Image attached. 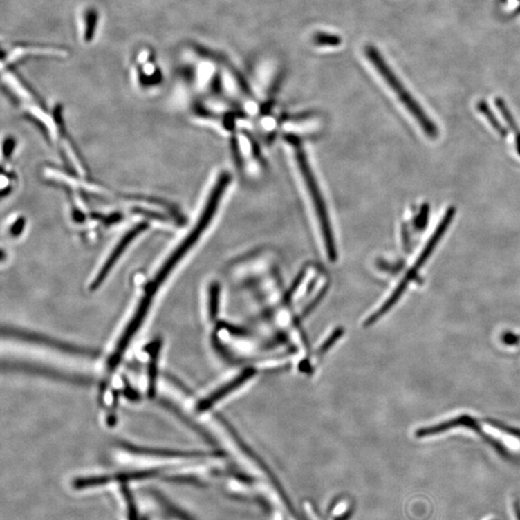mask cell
Listing matches in <instances>:
<instances>
[{
    "instance_id": "6da1fadb",
    "label": "cell",
    "mask_w": 520,
    "mask_h": 520,
    "mask_svg": "<svg viewBox=\"0 0 520 520\" xmlns=\"http://www.w3.org/2000/svg\"><path fill=\"white\" fill-rule=\"evenodd\" d=\"M286 139L292 159L295 164L297 174L300 178L304 192L313 213L316 229H317L324 250L328 259H335L337 256V243H335L332 221H331L322 189L316 178L305 149L301 146V140L294 138V137H286Z\"/></svg>"
},
{
    "instance_id": "7a4b0ae2",
    "label": "cell",
    "mask_w": 520,
    "mask_h": 520,
    "mask_svg": "<svg viewBox=\"0 0 520 520\" xmlns=\"http://www.w3.org/2000/svg\"><path fill=\"white\" fill-rule=\"evenodd\" d=\"M365 55L390 89L393 91L395 95L398 98L402 104L411 113V116L418 122L419 126L425 131V133L431 138H436L438 136V131L435 124L429 119L420 105L417 104L416 100L414 99L413 95L409 94L403 83L395 75L389 64L382 57L381 53L374 46L368 45L365 48Z\"/></svg>"
},
{
    "instance_id": "3957f363",
    "label": "cell",
    "mask_w": 520,
    "mask_h": 520,
    "mask_svg": "<svg viewBox=\"0 0 520 520\" xmlns=\"http://www.w3.org/2000/svg\"><path fill=\"white\" fill-rule=\"evenodd\" d=\"M453 215L454 210H449L448 212L446 213L445 217L443 218V222H441V224L438 225V230H436L435 234H434L433 238H431L430 242H429V244L427 245V247L425 248V250H424V252H422L421 256L419 257V259L418 260H417L416 263L414 264V266L411 269V271H409V273L406 275V277H405V279H403V281H402V283L399 284V286L397 287L396 290H395L394 293L392 294V296L390 297L387 303L384 304V305L382 306L381 308H380L379 311H377L376 313L373 314L371 318L368 320V325L374 323L375 321L378 320V319L381 318L384 313H387V311H389L390 308H391L392 306H394L395 304L397 303V301L399 300L400 297H401L402 294L404 293V291L406 290V288L407 287H408L409 284L411 283V281H413L414 278H416V274L418 273L419 269L421 268L422 265L425 263L426 260L429 259V257H430L431 252H433L434 249H435L436 243L440 241L441 236H443L444 232H445L446 228H447L449 224H450L451 220H452L453 218Z\"/></svg>"
},
{
    "instance_id": "277c9868",
    "label": "cell",
    "mask_w": 520,
    "mask_h": 520,
    "mask_svg": "<svg viewBox=\"0 0 520 520\" xmlns=\"http://www.w3.org/2000/svg\"><path fill=\"white\" fill-rule=\"evenodd\" d=\"M235 154H237L238 164L240 169L246 174H254L256 175L259 170V166H261V159L259 156V149L256 146L254 141H252L248 135L239 132V136L236 138L235 143Z\"/></svg>"
},
{
    "instance_id": "5b68a950",
    "label": "cell",
    "mask_w": 520,
    "mask_h": 520,
    "mask_svg": "<svg viewBox=\"0 0 520 520\" xmlns=\"http://www.w3.org/2000/svg\"><path fill=\"white\" fill-rule=\"evenodd\" d=\"M145 229V225H138L132 230H129L124 237L122 238L117 247L115 248L114 251L110 254L109 259L106 260L102 268L100 269V273L95 277V281L91 284V290H95L98 287L100 286V284L104 283V279H106L107 275L111 271L113 266L121 257L122 252L126 251L127 247L129 246L132 240L137 236Z\"/></svg>"
},
{
    "instance_id": "8992f818",
    "label": "cell",
    "mask_w": 520,
    "mask_h": 520,
    "mask_svg": "<svg viewBox=\"0 0 520 520\" xmlns=\"http://www.w3.org/2000/svg\"><path fill=\"white\" fill-rule=\"evenodd\" d=\"M10 335H14L15 337L23 338V340L33 341V342L41 343V344L54 346V348L64 351V352L73 353V354H80L85 355H94V351L77 348V346L68 344V343L61 342V341L50 340V338L43 337V335H36L26 332H19V331L8 330Z\"/></svg>"
},
{
    "instance_id": "52a82bcc",
    "label": "cell",
    "mask_w": 520,
    "mask_h": 520,
    "mask_svg": "<svg viewBox=\"0 0 520 520\" xmlns=\"http://www.w3.org/2000/svg\"><path fill=\"white\" fill-rule=\"evenodd\" d=\"M67 54V51L60 50V48H15L14 50L10 51L8 55H7L6 62L12 63L16 62L19 59L26 57L29 55L37 56H65Z\"/></svg>"
},
{
    "instance_id": "ba28073f",
    "label": "cell",
    "mask_w": 520,
    "mask_h": 520,
    "mask_svg": "<svg viewBox=\"0 0 520 520\" xmlns=\"http://www.w3.org/2000/svg\"><path fill=\"white\" fill-rule=\"evenodd\" d=\"M127 449L129 451H132L134 453L145 454V455H153L159 456V457L167 458H194L201 457L203 456L202 453H194V452H180V451H171V450H160V449H146L139 447H131V446H126Z\"/></svg>"
},
{
    "instance_id": "9c48e42d",
    "label": "cell",
    "mask_w": 520,
    "mask_h": 520,
    "mask_svg": "<svg viewBox=\"0 0 520 520\" xmlns=\"http://www.w3.org/2000/svg\"><path fill=\"white\" fill-rule=\"evenodd\" d=\"M313 43L319 46H328V48H337L342 44V39L335 34L327 33V32H317L313 37Z\"/></svg>"
},
{
    "instance_id": "30bf717a",
    "label": "cell",
    "mask_w": 520,
    "mask_h": 520,
    "mask_svg": "<svg viewBox=\"0 0 520 520\" xmlns=\"http://www.w3.org/2000/svg\"><path fill=\"white\" fill-rule=\"evenodd\" d=\"M86 27L84 29V40L86 41H92L95 33L98 24V14L95 10H90L86 13Z\"/></svg>"
},
{
    "instance_id": "8fae6325",
    "label": "cell",
    "mask_w": 520,
    "mask_h": 520,
    "mask_svg": "<svg viewBox=\"0 0 520 520\" xmlns=\"http://www.w3.org/2000/svg\"><path fill=\"white\" fill-rule=\"evenodd\" d=\"M159 347H160V345L157 343L156 346L153 348L154 353L153 355H151V367H149V369H151V371H149V397H154V394H156V360H157V355H158L159 352Z\"/></svg>"
},
{
    "instance_id": "7c38bea8",
    "label": "cell",
    "mask_w": 520,
    "mask_h": 520,
    "mask_svg": "<svg viewBox=\"0 0 520 520\" xmlns=\"http://www.w3.org/2000/svg\"><path fill=\"white\" fill-rule=\"evenodd\" d=\"M514 512H516L517 520H520V504L519 502H514Z\"/></svg>"
}]
</instances>
